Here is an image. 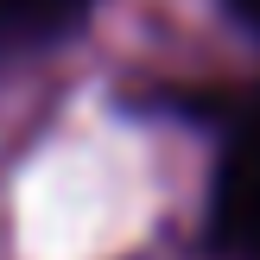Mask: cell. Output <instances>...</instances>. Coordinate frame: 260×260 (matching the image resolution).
I'll return each instance as SVG.
<instances>
[{
	"instance_id": "obj_1",
	"label": "cell",
	"mask_w": 260,
	"mask_h": 260,
	"mask_svg": "<svg viewBox=\"0 0 260 260\" xmlns=\"http://www.w3.org/2000/svg\"><path fill=\"white\" fill-rule=\"evenodd\" d=\"M210 248L216 260H260V95L235 114L222 172H216Z\"/></svg>"
},
{
	"instance_id": "obj_2",
	"label": "cell",
	"mask_w": 260,
	"mask_h": 260,
	"mask_svg": "<svg viewBox=\"0 0 260 260\" xmlns=\"http://www.w3.org/2000/svg\"><path fill=\"white\" fill-rule=\"evenodd\" d=\"M89 13V0H0V38H45Z\"/></svg>"
},
{
	"instance_id": "obj_3",
	"label": "cell",
	"mask_w": 260,
	"mask_h": 260,
	"mask_svg": "<svg viewBox=\"0 0 260 260\" xmlns=\"http://www.w3.org/2000/svg\"><path fill=\"white\" fill-rule=\"evenodd\" d=\"M229 13H235L241 25H254V32H260V0H229Z\"/></svg>"
}]
</instances>
